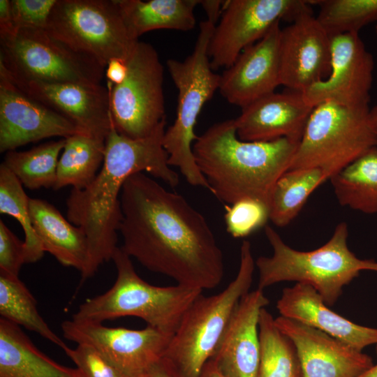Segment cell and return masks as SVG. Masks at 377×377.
I'll list each match as a JSON object with an SVG mask.
<instances>
[{
  "instance_id": "6da1fadb",
  "label": "cell",
  "mask_w": 377,
  "mask_h": 377,
  "mask_svg": "<svg viewBox=\"0 0 377 377\" xmlns=\"http://www.w3.org/2000/svg\"><path fill=\"white\" fill-rule=\"evenodd\" d=\"M121 249L147 269L177 284L211 289L224 275V259L203 215L186 198L144 172L130 176L120 195Z\"/></svg>"
},
{
  "instance_id": "7a4b0ae2",
  "label": "cell",
  "mask_w": 377,
  "mask_h": 377,
  "mask_svg": "<svg viewBox=\"0 0 377 377\" xmlns=\"http://www.w3.org/2000/svg\"><path fill=\"white\" fill-rule=\"evenodd\" d=\"M166 121L149 135L132 139L112 126L105 140L103 165L94 179L83 189L72 188L66 200L67 219L81 228L87 239L88 257L81 282L112 258L121 221L120 195L126 180L146 171L174 188L178 174L168 164L163 140Z\"/></svg>"
},
{
  "instance_id": "3957f363",
  "label": "cell",
  "mask_w": 377,
  "mask_h": 377,
  "mask_svg": "<svg viewBox=\"0 0 377 377\" xmlns=\"http://www.w3.org/2000/svg\"><path fill=\"white\" fill-rule=\"evenodd\" d=\"M299 143L288 138L242 140L232 119L214 124L198 136L193 154L209 191L219 200L231 205L251 198L270 207L274 186L290 169Z\"/></svg>"
},
{
  "instance_id": "277c9868",
  "label": "cell",
  "mask_w": 377,
  "mask_h": 377,
  "mask_svg": "<svg viewBox=\"0 0 377 377\" xmlns=\"http://www.w3.org/2000/svg\"><path fill=\"white\" fill-rule=\"evenodd\" d=\"M271 245V256H260L255 261L261 290L282 281H296L313 287L327 306H332L343 288L360 272H377V262L357 258L348 248V228L339 223L330 239L320 247L308 251L294 249L286 244L271 226L265 227Z\"/></svg>"
},
{
  "instance_id": "5b68a950",
  "label": "cell",
  "mask_w": 377,
  "mask_h": 377,
  "mask_svg": "<svg viewBox=\"0 0 377 377\" xmlns=\"http://www.w3.org/2000/svg\"><path fill=\"white\" fill-rule=\"evenodd\" d=\"M131 258L121 247L116 249L112 258L117 272L114 283L104 293L81 304L72 319L103 323L134 316L172 336L184 313L202 290L179 284L151 285L136 273Z\"/></svg>"
},
{
  "instance_id": "8992f818",
  "label": "cell",
  "mask_w": 377,
  "mask_h": 377,
  "mask_svg": "<svg viewBox=\"0 0 377 377\" xmlns=\"http://www.w3.org/2000/svg\"><path fill=\"white\" fill-rule=\"evenodd\" d=\"M255 265L251 243L244 240L235 279L217 294L200 295L187 309L162 357L179 377H199L237 304L249 292Z\"/></svg>"
},
{
  "instance_id": "52a82bcc",
  "label": "cell",
  "mask_w": 377,
  "mask_h": 377,
  "mask_svg": "<svg viewBox=\"0 0 377 377\" xmlns=\"http://www.w3.org/2000/svg\"><path fill=\"white\" fill-rule=\"evenodd\" d=\"M214 27L207 20L201 22L191 54L183 61H167L178 98L176 119L165 130L163 140L170 166L177 167L191 185L208 190V183L195 163L193 145L198 137L195 126L200 111L220 84L221 75L212 69L208 56V45Z\"/></svg>"
},
{
  "instance_id": "ba28073f",
  "label": "cell",
  "mask_w": 377,
  "mask_h": 377,
  "mask_svg": "<svg viewBox=\"0 0 377 377\" xmlns=\"http://www.w3.org/2000/svg\"><path fill=\"white\" fill-rule=\"evenodd\" d=\"M369 110L370 108H353L331 101L316 105L289 170L319 168L330 179L377 147Z\"/></svg>"
},
{
  "instance_id": "9c48e42d",
  "label": "cell",
  "mask_w": 377,
  "mask_h": 377,
  "mask_svg": "<svg viewBox=\"0 0 377 377\" xmlns=\"http://www.w3.org/2000/svg\"><path fill=\"white\" fill-rule=\"evenodd\" d=\"M0 71L15 83L42 82L98 86L105 68L50 36L23 28L0 38Z\"/></svg>"
},
{
  "instance_id": "30bf717a",
  "label": "cell",
  "mask_w": 377,
  "mask_h": 377,
  "mask_svg": "<svg viewBox=\"0 0 377 377\" xmlns=\"http://www.w3.org/2000/svg\"><path fill=\"white\" fill-rule=\"evenodd\" d=\"M45 30L104 68L113 59L126 61L138 41L129 35L115 0H57Z\"/></svg>"
},
{
  "instance_id": "8fae6325",
  "label": "cell",
  "mask_w": 377,
  "mask_h": 377,
  "mask_svg": "<svg viewBox=\"0 0 377 377\" xmlns=\"http://www.w3.org/2000/svg\"><path fill=\"white\" fill-rule=\"evenodd\" d=\"M122 83L107 82L112 123L121 135L145 138L165 120L163 67L155 48L138 40L126 60Z\"/></svg>"
},
{
  "instance_id": "7c38bea8",
  "label": "cell",
  "mask_w": 377,
  "mask_h": 377,
  "mask_svg": "<svg viewBox=\"0 0 377 377\" xmlns=\"http://www.w3.org/2000/svg\"><path fill=\"white\" fill-rule=\"evenodd\" d=\"M303 0H228L208 45L214 71L229 68L241 52L261 39L276 22H291L310 8Z\"/></svg>"
},
{
  "instance_id": "4fadbf2b",
  "label": "cell",
  "mask_w": 377,
  "mask_h": 377,
  "mask_svg": "<svg viewBox=\"0 0 377 377\" xmlns=\"http://www.w3.org/2000/svg\"><path fill=\"white\" fill-rule=\"evenodd\" d=\"M61 330L66 339L92 346L131 377L147 374L172 337L149 325L131 330L73 319L64 321Z\"/></svg>"
},
{
  "instance_id": "5bb4252c",
  "label": "cell",
  "mask_w": 377,
  "mask_h": 377,
  "mask_svg": "<svg viewBox=\"0 0 377 377\" xmlns=\"http://www.w3.org/2000/svg\"><path fill=\"white\" fill-rule=\"evenodd\" d=\"M374 59L359 33L331 37L328 77L302 93L311 106L326 101L353 108H369Z\"/></svg>"
},
{
  "instance_id": "9a60e30c",
  "label": "cell",
  "mask_w": 377,
  "mask_h": 377,
  "mask_svg": "<svg viewBox=\"0 0 377 377\" xmlns=\"http://www.w3.org/2000/svg\"><path fill=\"white\" fill-rule=\"evenodd\" d=\"M279 69L281 85L301 93L328 77L331 70V38L311 8L281 29Z\"/></svg>"
},
{
  "instance_id": "2e32d148",
  "label": "cell",
  "mask_w": 377,
  "mask_h": 377,
  "mask_svg": "<svg viewBox=\"0 0 377 377\" xmlns=\"http://www.w3.org/2000/svg\"><path fill=\"white\" fill-rule=\"evenodd\" d=\"M85 133L75 123L31 98L0 71V151L40 140Z\"/></svg>"
},
{
  "instance_id": "e0dca14e",
  "label": "cell",
  "mask_w": 377,
  "mask_h": 377,
  "mask_svg": "<svg viewBox=\"0 0 377 377\" xmlns=\"http://www.w3.org/2000/svg\"><path fill=\"white\" fill-rule=\"evenodd\" d=\"M274 320L295 346L302 377H358L374 365L369 355L318 329L281 316Z\"/></svg>"
},
{
  "instance_id": "ac0fdd59",
  "label": "cell",
  "mask_w": 377,
  "mask_h": 377,
  "mask_svg": "<svg viewBox=\"0 0 377 377\" xmlns=\"http://www.w3.org/2000/svg\"><path fill=\"white\" fill-rule=\"evenodd\" d=\"M280 22L258 41L245 48L221 75L219 91L241 108L275 91L280 84Z\"/></svg>"
},
{
  "instance_id": "d6986e66",
  "label": "cell",
  "mask_w": 377,
  "mask_h": 377,
  "mask_svg": "<svg viewBox=\"0 0 377 377\" xmlns=\"http://www.w3.org/2000/svg\"><path fill=\"white\" fill-rule=\"evenodd\" d=\"M269 302L263 290L257 288L245 294L237 304L210 359L225 377H258L259 316Z\"/></svg>"
},
{
  "instance_id": "ffe728a7",
  "label": "cell",
  "mask_w": 377,
  "mask_h": 377,
  "mask_svg": "<svg viewBox=\"0 0 377 377\" xmlns=\"http://www.w3.org/2000/svg\"><path fill=\"white\" fill-rule=\"evenodd\" d=\"M13 83L31 98L70 119L84 132L106 140L113 125L108 87L75 83Z\"/></svg>"
},
{
  "instance_id": "44dd1931",
  "label": "cell",
  "mask_w": 377,
  "mask_h": 377,
  "mask_svg": "<svg viewBox=\"0 0 377 377\" xmlns=\"http://www.w3.org/2000/svg\"><path fill=\"white\" fill-rule=\"evenodd\" d=\"M313 108L301 92L274 91L242 108L235 119L237 135L244 141L300 142Z\"/></svg>"
},
{
  "instance_id": "7402d4cb",
  "label": "cell",
  "mask_w": 377,
  "mask_h": 377,
  "mask_svg": "<svg viewBox=\"0 0 377 377\" xmlns=\"http://www.w3.org/2000/svg\"><path fill=\"white\" fill-rule=\"evenodd\" d=\"M276 309L281 316L318 329L359 351L377 344V328L358 325L331 310L309 285L297 283L283 288Z\"/></svg>"
},
{
  "instance_id": "603a6c76",
  "label": "cell",
  "mask_w": 377,
  "mask_h": 377,
  "mask_svg": "<svg viewBox=\"0 0 377 377\" xmlns=\"http://www.w3.org/2000/svg\"><path fill=\"white\" fill-rule=\"evenodd\" d=\"M30 216L34 231L45 252L61 264L84 270L88 257V243L84 230L65 219L47 201L30 198Z\"/></svg>"
},
{
  "instance_id": "cb8c5ba5",
  "label": "cell",
  "mask_w": 377,
  "mask_h": 377,
  "mask_svg": "<svg viewBox=\"0 0 377 377\" xmlns=\"http://www.w3.org/2000/svg\"><path fill=\"white\" fill-rule=\"evenodd\" d=\"M0 377H84L36 347L20 326L0 318Z\"/></svg>"
},
{
  "instance_id": "d4e9b609",
  "label": "cell",
  "mask_w": 377,
  "mask_h": 377,
  "mask_svg": "<svg viewBox=\"0 0 377 377\" xmlns=\"http://www.w3.org/2000/svg\"><path fill=\"white\" fill-rule=\"evenodd\" d=\"M131 37L150 31H188L195 26L194 10L200 0H115Z\"/></svg>"
},
{
  "instance_id": "484cf974",
  "label": "cell",
  "mask_w": 377,
  "mask_h": 377,
  "mask_svg": "<svg viewBox=\"0 0 377 377\" xmlns=\"http://www.w3.org/2000/svg\"><path fill=\"white\" fill-rule=\"evenodd\" d=\"M65 140L53 189L58 190L67 186H71L74 189H83L94 179L103 165L105 139L81 133Z\"/></svg>"
},
{
  "instance_id": "4316f807",
  "label": "cell",
  "mask_w": 377,
  "mask_h": 377,
  "mask_svg": "<svg viewBox=\"0 0 377 377\" xmlns=\"http://www.w3.org/2000/svg\"><path fill=\"white\" fill-rule=\"evenodd\" d=\"M330 180L341 206L377 214V147H373Z\"/></svg>"
},
{
  "instance_id": "83f0119b",
  "label": "cell",
  "mask_w": 377,
  "mask_h": 377,
  "mask_svg": "<svg viewBox=\"0 0 377 377\" xmlns=\"http://www.w3.org/2000/svg\"><path fill=\"white\" fill-rule=\"evenodd\" d=\"M327 180L319 168L289 170L276 182L270 200L269 220L280 228L300 213L310 195Z\"/></svg>"
},
{
  "instance_id": "f1b7e54d",
  "label": "cell",
  "mask_w": 377,
  "mask_h": 377,
  "mask_svg": "<svg viewBox=\"0 0 377 377\" xmlns=\"http://www.w3.org/2000/svg\"><path fill=\"white\" fill-rule=\"evenodd\" d=\"M260 357L258 377H302L300 360L292 340L262 309L258 322Z\"/></svg>"
},
{
  "instance_id": "f546056e",
  "label": "cell",
  "mask_w": 377,
  "mask_h": 377,
  "mask_svg": "<svg viewBox=\"0 0 377 377\" xmlns=\"http://www.w3.org/2000/svg\"><path fill=\"white\" fill-rule=\"evenodd\" d=\"M65 142V138H62L27 151H9L6 152L3 163L29 189L54 188L59 156Z\"/></svg>"
},
{
  "instance_id": "4dcf8cb0",
  "label": "cell",
  "mask_w": 377,
  "mask_h": 377,
  "mask_svg": "<svg viewBox=\"0 0 377 377\" xmlns=\"http://www.w3.org/2000/svg\"><path fill=\"white\" fill-rule=\"evenodd\" d=\"M1 318L34 332L61 348L67 345L40 315L36 301L19 277L0 274Z\"/></svg>"
},
{
  "instance_id": "1f68e13d",
  "label": "cell",
  "mask_w": 377,
  "mask_h": 377,
  "mask_svg": "<svg viewBox=\"0 0 377 377\" xmlns=\"http://www.w3.org/2000/svg\"><path fill=\"white\" fill-rule=\"evenodd\" d=\"M30 198L17 177L2 163L0 165V213L15 218L24 233L26 263L38 261L45 251L32 226Z\"/></svg>"
},
{
  "instance_id": "d6a6232c",
  "label": "cell",
  "mask_w": 377,
  "mask_h": 377,
  "mask_svg": "<svg viewBox=\"0 0 377 377\" xmlns=\"http://www.w3.org/2000/svg\"><path fill=\"white\" fill-rule=\"evenodd\" d=\"M317 20L330 36L359 33L367 24L377 21V0H318Z\"/></svg>"
},
{
  "instance_id": "836d02e7",
  "label": "cell",
  "mask_w": 377,
  "mask_h": 377,
  "mask_svg": "<svg viewBox=\"0 0 377 377\" xmlns=\"http://www.w3.org/2000/svg\"><path fill=\"white\" fill-rule=\"evenodd\" d=\"M225 208L226 230L234 238L247 237L269 219V207L257 199L243 198Z\"/></svg>"
},
{
  "instance_id": "e575fe53",
  "label": "cell",
  "mask_w": 377,
  "mask_h": 377,
  "mask_svg": "<svg viewBox=\"0 0 377 377\" xmlns=\"http://www.w3.org/2000/svg\"><path fill=\"white\" fill-rule=\"evenodd\" d=\"M64 351L84 377H131L89 345L77 344L75 348L66 346Z\"/></svg>"
},
{
  "instance_id": "d590c367",
  "label": "cell",
  "mask_w": 377,
  "mask_h": 377,
  "mask_svg": "<svg viewBox=\"0 0 377 377\" xmlns=\"http://www.w3.org/2000/svg\"><path fill=\"white\" fill-rule=\"evenodd\" d=\"M57 0H10L15 30L23 28L45 29Z\"/></svg>"
},
{
  "instance_id": "8d00e7d4",
  "label": "cell",
  "mask_w": 377,
  "mask_h": 377,
  "mask_svg": "<svg viewBox=\"0 0 377 377\" xmlns=\"http://www.w3.org/2000/svg\"><path fill=\"white\" fill-rule=\"evenodd\" d=\"M26 263L24 242L0 220V274L19 277L20 268Z\"/></svg>"
},
{
  "instance_id": "74e56055",
  "label": "cell",
  "mask_w": 377,
  "mask_h": 377,
  "mask_svg": "<svg viewBox=\"0 0 377 377\" xmlns=\"http://www.w3.org/2000/svg\"><path fill=\"white\" fill-rule=\"evenodd\" d=\"M128 73L126 61L120 59H111L105 68V77L113 85L120 84Z\"/></svg>"
},
{
  "instance_id": "f35d334b",
  "label": "cell",
  "mask_w": 377,
  "mask_h": 377,
  "mask_svg": "<svg viewBox=\"0 0 377 377\" xmlns=\"http://www.w3.org/2000/svg\"><path fill=\"white\" fill-rule=\"evenodd\" d=\"M13 25L10 0L0 1V38L9 36L15 31Z\"/></svg>"
},
{
  "instance_id": "ab89813d",
  "label": "cell",
  "mask_w": 377,
  "mask_h": 377,
  "mask_svg": "<svg viewBox=\"0 0 377 377\" xmlns=\"http://www.w3.org/2000/svg\"><path fill=\"white\" fill-rule=\"evenodd\" d=\"M225 1L200 0V3L207 16V20L216 25L222 14Z\"/></svg>"
},
{
  "instance_id": "60d3db41",
  "label": "cell",
  "mask_w": 377,
  "mask_h": 377,
  "mask_svg": "<svg viewBox=\"0 0 377 377\" xmlns=\"http://www.w3.org/2000/svg\"><path fill=\"white\" fill-rule=\"evenodd\" d=\"M147 374L149 377H179L172 367L163 358L152 364Z\"/></svg>"
},
{
  "instance_id": "b9f144b4",
  "label": "cell",
  "mask_w": 377,
  "mask_h": 377,
  "mask_svg": "<svg viewBox=\"0 0 377 377\" xmlns=\"http://www.w3.org/2000/svg\"><path fill=\"white\" fill-rule=\"evenodd\" d=\"M199 377H225L216 368L214 363L209 360L204 367Z\"/></svg>"
},
{
  "instance_id": "7bdbcfd3",
  "label": "cell",
  "mask_w": 377,
  "mask_h": 377,
  "mask_svg": "<svg viewBox=\"0 0 377 377\" xmlns=\"http://www.w3.org/2000/svg\"><path fill=\"white\" fill-rule=\"evenodd\" d=\"M369 117L371 128L377 136V105L370 108Z\"/></svg>"
},
{
  "instance_id": "ee69618b",
  "label": "cell",
  "mask_w": 377,
  "mask_h": 377,
  "mask_svg": "<svg viewBox=\"0 0 377 377\" xmlns=\"http://www.w3.org/2000/svg\"><path fill=\"white\" fill-rule=\"evenodd\" d=\"M358 377H377V364L373 365L370 369L364 371Z\"/></svg>"
},
{
  "instance_id": "f6af8a7d",
  "label": "cell",
  "mask_w": 377,
  "mask_h": 377,
  "mask_svg": "<svg viewBox=\"0 0 377 377\" xmlns=\"http://www.w3.org/2000/svg\"><path fill=\"white\" fill-rule=\"evenodd\" d=\"M135 377H149L148 374H141V375H139V376H137Z\"/></svg>"
},
{
  "instance_id": "bcb514c9",
  "label": "cell",
  "mask_w": 377,
  "mask_h": 377,
  "mask_svg": "<svg viewBox=\"0 0 377 377\" xmlns=\"http://www.w3.org/2000/svg\"><path fill=\"white\" fill-rule=\"evenodd\" d=\"M376 35H377V24L376 26Z\"/></svg>"
}]
</instances>
